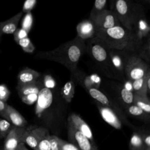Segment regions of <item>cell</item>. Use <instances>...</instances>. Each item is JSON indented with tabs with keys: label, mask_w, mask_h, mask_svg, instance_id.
Wrapping results in <instances>:
<instances>
[{
	"label": "cell",
	"mask_w": 150,
	"mask_h": 150,
	"mask_svg": "<svg viewBox=\"0 0 150 150\" xmlns=\"http://www.w3.org/2000/svg\"><path fill=\"white\" fill-rule=\"evenodd\" d=\"M86 50L85 41L76 36L53 50L39 52L35 58L59 63L74 74L77 71L78 62Z\"/></svg>",
	"instance_id": "6da1fadb"
},
{
	"label": "cell",
	"mask_w": 150,
	"mask_h": 150,
	"mask_svg": "<svg viewBox=\"0 0 150 150\" xmlns=\"http://www.w3.org/2000/svg\"><path fill=\"white\" fill-rule=\"evenodd\" d=\"M95 36L109 49L137 53L141 46V41L138 39L134 30L121 25L107 29H97Z\"/></svg>",
	"instance_id": "7a4b0ae2"
},
{
	"label": "cell",
	"mask_w": 150,
	"mask_h": 150,
	"mask_svg": "<svg viewBox=\"0 0 150 150\" xmlns=\"http://www.w3.org/2000/svg\"><path fill=\"white\" fill-rule=\"evenodd\" d=\"M108 2L110 9L115 13L121 25L129 30L144 15L142 6L131 0H109Z\"/></svg>",
	"instance_id": "3957f363"
},
{
	"label": "cell",
	"mask_w": 150,
	"mask_h": 150,
	"mask_svg": "<svg viewBox=\"0 0 150 150\" xmlns=\"http://www.w3.org/2000/svg\"><path fill=\"white\" fill-rule=\"evenodd\" d=\"M90 56L103 69L110 73L114 72V68L109 56V48L98 38L90 39L86 45Z\"/></svg>",
	"instance_id": "277c9868"
},
{
	"label": "cell",
	"mask_w": 150,
	"mask_h": 150,
	"mask_svg": "<svg viewBox=\"0 0 150 150\" xmlns=\"http://www.w3.org/2000/svg\"><path fill=\"white\" fill-rule=\"evenodd\" d=\"M149 69L148 63L139 57L137 53H127L124 73L129 81L143 77Z\"/></svg>",
	"instance_id": "5b68a950"
},
{
	"label": "cell",
	"mask_w": 150,
	"mask_h": 150,
	"mask_svg": "<svg viewBox=\"0 0 150 150\" xmlns=\"http://www.w3.org/2000/svg\"><path fill=\"white\" fill-rule=\"evenodd\" d=\"M90 96L96 100V101L101 105L108 107L112 110L114 112H115L117 115L120 117L122 123L132 127L133 125L131 124L127 120L125 114L123 112L121 108L118 105L117 103L114 102L108 96H107L104 93L101 91L98 88H90L87 90Z\"/></svg>",
	"instance_id": "8992f818"
},
{
	"label": "cell",
	"mask_w": 150,
	"mask_h": 150,
	"mask_svg": "<svg viewBox=\"0 0 150 150\" xmlns=\"http://www.w3.org/2000/svg\"><path fill=\"white\" fill-rule=\"evenodd\" d=\"M93 22L96 30L107 29L121 25L115 13L108 9H105L89 18Z\"/></svg>",
	"instance_id": "52a82bcc"
},
{
	"label": "cell",
	"mask_w": 150,
	"mask_h": 150,
	"mask_svg": "<svg viewBox=\"0 0 150 150\" xmlns=\"http://www.w3.org/2000/svg\"><path fill=\"white\" fill-rule=\"evenodd\" d=\"M67 137L69 142L79 150H98L95 143L91 142L83 133L67 122Z\"/></svg>",
	"instance_id": "ba28073f"
},
{
	"label": "cell",
	"mask_w": 150,
	"mask_h": 150,
	"mask_svg": "<svg viewBox=\"0 0 150 150\" xmlns=\"http://www.w3.org/2000/svg\"><path fill=\"white\" fill-rule=\"evenodd\" d=\"M48 134H49L48 129L44 127L30 126L26 127L22 137V142L27 144L33 149L36 150L39 141Z\"/></svg>",
	"instance_id": "9c48e42d"
},
{
	"label": "cell",
	"mask_w": 150,
	"mask_h": 150,
	"mask_svg": "<svg viewBox=\"0 0 150 150\" xmlns=\"http://www.w3.org/2000/svg\"><path fill=\"white\" fill-rule=\"evenodd\" d=\"M26 127L13 126L5 138L2 150L14 149L16 148L20 143L22 142V137L25 131Z\"/></svg>",
	"instance_id": "30bf717a"
},
{
	"label": "cell",
	"mask_w": 150,
	"mask_h": 150,
	"mask_svg": "<svg viewBox=\"0 0 150 150\" xmlns=\"http://www.w3.org/2000/svg\"><path fill=\"white\" fill-rule=\"evenodd\" d=\"M67 122L76 129L83 133L91 142L95 143L93 135L90 126L81 117H80V115L75 113L70 114L67 118Z\"/></svg>",
	"instance_id": "8fae6325"
},
{
	"label": "cell",
	"mask_w": 150,
	"mask_h": 150,
	"mask_svg": "<svg viewBox=\"0 0 150 150\" xmlns=\"http://www.w3.org/2000/svg\"><path fill=\"white\" fill-rule=\"evenodd\" d=\"M96 104L100 115L107 123L117 129H120L122 128L123 124L122 121L112 110L103 106L97 102Z\"/></svg>",
	"instance_id": "7c38bea8"
},
{
	"label": "cell",
	"mask_w": 150,
	"mask_h": 150,
	"mask_svg": "<svg viewBox=\"0 0 150 150\" xmlns=\"http://www.w3.org/2000/svg\"><path fill=\"white\" fill-rule=\"evenodd\" d=\"M77 36L85 41L95 36L96 28L91 19H87L79 22L76 27Z\"/></svg>",
	"instance_id": "4fadbf2b"
},
{
	"label": "cell",
	"mask_w": 150,
	"mask_h": 150,
	"mask_svg": "<svg viewBox=\"0 0 150 150\" xmlns=\"http://www.w3.org/2000/svg\"><path fill=\"white\" fill-rule=\"evenodd\" d=\"M4 119L8 121L13 126L18 127H26L28 121L25 117L13 107L8 105Z\"/></svg>",
	"instance_id": "5bb4252c"
},
{
	"label": "cell",
	"mask_w": 150,
	"mask_h": 150,
	"mask_svg": "<svg viewBox=\"0 0 150 150\" xmlns=\"http://www.w3.org/2000/svg\"><path fill=\"white\" fill-rule=\"evenodd\" d=\"M22 15L23 12L21 11L10 19L0 22V37L4 34H13L17 29L18 23Z\"/></svg>",
	"instance_id": "9a60e30c"
},
{
	"label": "cell",
	"mask_w": 150,
	"mask_h": 150,
	"mask_svg": "<svg viewBox=\"0 0 150 150\" xmlns=\"http://www.w3.org/2000/svg\"><path fill=\"white\" fill-rule=\"evenodd\" d=\"M127 52L123 50L109 49L111 62L114 68L121 73H124L125 59Z\"/></svg>",
	"instance_id": "2e32d148"
},
{
	"label": "cell",
	"mask_w": 150,
	"mask_h": 150,
	"mask_svg": "<svg viewBox=\"0 0 150 150\" xmlns=\"http://www.w3.org/2000/svg\"><path fill=\"white\" fill-rule=\"evenodd\" d=\"M40 78L36 81L16 86V90L19 97L26 96L29 94H38L43 87V80Z\"/></svg>",
	"instance_id": "e0dca14e"
},
{
	"label": "cell",
	"mask_w": 150,
	"mask_h": 150,
	"mask_svg": "<svg viewBox=\"0 0 150 150\" xmlns=\"http://www.w3.org/2000/svg\"><path fill=\"white\" fill-rule=\"evenodd\" d=\"M40 77L38 71L30 68H26L19 71L17 76V86L32 83L37 81Z\"/></svg>",
	"instance_id": "ac0fdd59"
},
{
	"label": "cell",
	"mask_w": 150,
	"mask_h": 150,
	"mask_svg": "<svg viewBox=\"0 0 150 150\" xmlns=\"http://www.w3.org/2000/svg\"><path fill=\"white\" fill-rule=\"evenodd\" d=\"M132 30L135 32L138 39L141 41H142L143 38L149 36L150 28L145 15L141 17L137 21L133 27Z\"/></svg>",
	"instance_id": "d6986e66"
},
{
	"label": "cell",
	"mask_w": 150,
	"mask_h": 150,
	"mask_svg": "<svg viewBox=\"0 0 150 150\" xmlns=\"http://www.w3.org/2000/svg\"><path fill=\"white\" fill-rule=\"evenodd\" d=\"M125 114L134 117L144 122L149 123L150 121V114H147L141 108L134 104H131L124 107Z\"/></svg>",
	"instance_id": "ffe728a7"
},
{
	"label": "cell",
	"mask_w": 150,
	"mask_h": 150,
	"mask_svg": "<svg viewBox=\"0 0 150 150\" xmlns=\"http://www.w3.org/2000/svg\"><path fill=\"white\" fill-rule=\"evenodd\" d=\"M75 94V85L73 80L67 81L61 89V96L67 103H70Z\"/></svg>",
	"instance_id": "44dd1931"
},
{
	"label": "cell",
	"mask_w": 150,
	"mask_h": 150,
	"mask_svg": "<svg viewBox=\"0 0 150 150\" xmlns=\"http://www.w3.org/2000/svg\"><path fill=\"white\" fill-rule=\"evenodd\" d=\"M132 104L141 108L147 114H150V101L148 96L134 93Z\"/></svg>",
	"instance_id": "7402d4cb"
},
{
	"label": "cell",
	"mask_w": 150,
	"mask_h": 150,
	"mask_svg": "<svg viewBox=\"0 0 150 150\" xmlns=\"http://www.w3.org/2000/svg\"><path fill=\"white\" fill-rule=\"evenodd\" d=\"M117 91L118 98L124 107L132 104L134 93L132 91L127 89L124 86H122L118 88Z\"/></svg>",
	"instance_id": "603a6c76"
},
{
	"label": "cell",
	"mask_w": 150,
	"mask_h": 150,
	"mask_svg": "<svg viewBox=\"0 0 150 150\" xmlns=\"http://www.w3.org/2000/svg\"><path fill=\"white\" fill-rule=\"evenodd\" d=\"M146 148L138 133L135 131L132 132L129 143V150H145Z\"/></svg>",
	"instance_id": "cb8c5ba5"
},
{
	"label": "cell",
	"mask_w": 150,
	"mask_h": 150,
	"mask_svg": "<svg viewBox=\"0 0 150 150\" xmlns=\"http://www.w3.org/2000/svg\"><path fill=\"white\" fill-rule=\"evenodd\" d=\"M133 131H135L138 133L141 137L143 142L147 148H150V130L148 127L145 126L142 127H135L132 126L131 127Z\"/></svg>",
	"instance_id": "d4e9b609"
},
{
	"label": "cell",
	"mask_w": 150,
	"mask_h": 150,
	"mask_svg": "<svg viewBox=\"0 0 150 150\" xmlns=\"http://www.w3.org/2000/svg\"><path fill=\"white\" fill-rule=\"evenodd\" d=\"M132 83V87L134 91V93L140 94V95H144L147 96L148 91L145 87L144 81V77L131 81Z\"/></svg>",
	"instance_id": "484cf974"
},
{
	"label": "cell",
	"mask_w": 150,
	"mask_h": 150,
	"mask_svg": "<svg viewBox=\"0 0 150 150\" xmlns=\"http://www.w3.org/2000/svg\"><path fill=\"white\" fill-rule=\"evenodd\" d=\"M137 54L142 60L148 63L150 57V43L149 36L147 37V40L143 46H141L139 48L138 52H137Z\"/></svg>",
	"instance_id": "4316f807"
},
{
	"label": "cell",
	"mask_w": 150,
	"mask_h": 150,
	"mask_svg": "<svg viewBox=\"0 0 150 150\" xmlns=\"http://www.w3.org/2000/svg\"><path fill=\"white\" fill-rule=\"evenodd\" d=\"M16 42L22 47V50L26 53H33L35 49V46L28 37L19 39Z\"/></svg>",
	"instance_id": "83f0119b"
},
{
	"label": "cell",
	"mask_w": 150,
	"mask_h": 150,
	"mask_svg": "<svg viewBox=\"0 0 150 150\" xmlns=\"http://www.w3.org/2000/svg\"><path fill=\"white\" fill-rule=\"evenodd\" d=\"M13 126L6 120L0 118V139L6 137Z\"/></svg>",
	"instance_id": "f1b7e54d"
},
{
	"label": "cell",
	"mask_w": 150,
	"mask_h": 150,
	"mask_svg": "<svg viewBox=\"0 0 150 150\" xmlns=\"http://www.w3.org/2000/svg\"><path fill=\"white\" fill-rule=\"evenodd\" d=\"M109 0H94L93 7L91 11L90 17L93 16L101 11L107 9V5Z\"/></svg>",
	"instance_id": "f546056e"
},
{
	"label": "cell",
	"mask_w": 150,
	"mask_h": 150,
	"mask_svg": "<svg viewBox=\"0 0 150 150\" xmlns=\"http://www.w3.org/2000/svg\"><path fill=\"white\" fill-rule=\"evenodd\" d=\"M49 137L50 134H48L39 141L37 146L36 150H52L49 141Z\"/></svg>",
	"instance_id": "4dcf8cb0"
},
{
	"label": "cell",
	"mask_w": 150,
	"mask_h": 150,
	"mask_svg": "<svg viewBox=\"0 0 150 150\" xmlns=\"http://www.w3.org/2000/svg\"><path fill=\"white\" fill-rule=\"evenodd\" d=\"M38 94L37 93H32L29 94L26 96H23L21 97V100L23 103H25L28 105H32L33 104L35 103L38 100Z\"/></svg>",
	"instance_id": "1f68e13d"
},
{
	"label": "cell",
	"mask_w": 150,
	"mask_h": 150,
	"mask_svg": "<svg viewBox=\"0 0 150 150\" xmlns=\"http://www.w3.org/2000/svg\"><path fill=\"white\" fill-rule=\"evenodd\" d=\"M43 86L49 89H52L55 87L56 82L54 79L50 75L46 74L44 76L43 79Z\"/></svg>",
	"instance_id": "d6a6232c"
},
{
	"label": "cell",
	"mask_w": 150,
	"mask_h": 150,
	"mask_svg": "<svg viewBox=\"0 0 150 150\" xmlns=\"http://www.w3.org/2000/svg\"><path fill=\"white\" fill-rule=\"evenodd\" d=\"M49 141L52 150H61L60 138L56 135H51L49 137Z\"/></svg>",
	"instance_id": "836d02e7"
},
{
	"label": "cell",
	"mask_w": 150,
	"mask_h": 150,
	"mask_svg": "<svg viewBox=\"0 0 150 150\" xmlns=\"http://www.w3.org/2000/svg\"><path fill=\"white\" fill-rule=\"evenodd\" d=\"M27 15L25 16L26 17L24 18L23 22V26L22 28L26 30L28 32H29L30 29L31 28L32 24V14L30 12L26 13Z\"/></svg>",
	"instance_id": "e575fe53"
},
{
	"label": "cell",
	"mask_w": 150,
	"mask_h": 150,
	"mask_svg": "<svg viewBox=\"0 0 150 150\" xmlns=\"http://www.w3.org/2000/svg\"><path fill=\"white\" fill-rule=\"evenodd\" d=\"M10 95V91L5 84H0V99L6 101L8 100Z\"/></svg>",
	"instance_id": "d590c367"
},
{
	"label": "cell",
	"mask_w": 150,
	"mask_h": 150,
	"mask_svg": "<svg viewBox=\"0 0 150 150\" xmlns=\"http://www.w3.org/2000/svg\"><path fill=\"white\" fill-rule=\"evenodd\" d=\"M36 1L37 0H26L23 5L22 12L25 13L30 12L35 7Z\"/></svg>",
	"instance_id": "8d00e7d4"
},
{
	"label": "cell",
	"mask_w": 150,
	"mask_h": 150,
	"mask_svg": "<svg viewBox=\"0 0 150 150\" xmlns=\"http://www.w3.org/2000/svg\"><path fill=\"white\" fill-rule=\"evenodd\" d=\"M28 32L24 29H23V28L18 29L17 28V29L13 33L14 39H15V42H16L19 39L28 37Z\"/></svg>",
	"instance_id": "74e56055"
},
{
	"label": "cell",
	"mask_w": 150,
	"mask_h": 150,
	"mask_svg": "<svg viewBox=\"0 0 150 150\" xmlns=\"http://www.w3.org/2000/svg\"><path fill=\"white\" fill-rule=\"evenodd\" d=\"M60 144L61 150H79L77 147H76L74 145L70 143L69 142H67L64 140H63L60 138Z\"/></svg>",
	"instance_id": "f35d334b"
},
{
	"label": "cell",
	"mask_w": 150,
	"mask_h": 150,
	"mask_svg": "<svg viewBox=\"0 0 150 150\" xmlns=\"http://www.w3.org/2000/svg\"><path fill=\"white\" fill-rule=\"evenodd\" d=\"M8 105V104L6 101H4L0 99V116L2 117L3 118H4Z\"/></svg>",
	"instance_id": "ab89813d"
},
{
	"label": "cell",
	"mask_w": 150,
	"mask_h": 150,
	"mask_svg": "<svg viewBox=\"0 0 150 150\" xmlns=\"http://www.w3.org/2000/svg\"><path fill=\"white\" fill-rule=\"evenodd\" d=\"M21 150H28V149L25 146V144L23 142L21 143Z\"/></svg>",
	"instance_id": "60d3db41"
},
{
	"label": "cell",
	"mask_w": 150,
	"mask_h": 150,
	"mask_svg": "<svg viewBox=\"0 0 150 150\" xmlns=\"http://www.w3.org/2000/svg\"><path fill=\"white\" fill-rule=\"evenodd\" d=\"M22 143V142H21ZM21 143H20L19 145H18V146L16 147V148H14V149H8V150H21Z\"/></svg>",
	"instance_id": "b9f144b4"
},
{
	"label": "cell",
	"mask_w": 150,
	"mask_h": 150,
	"mask_svg": "<svg viewBox=\"0 0 150 150\" xmlns=\"http://www.w3.org/2000/svg\"><path fill=\"white\" fill-rule=\"evenodd\" d=\"M144 1L147 2H148V3H149V2H150V0H144Z\"/></svg>",
	"instance_id": "7bdbcfd3"
},
{
	"label": "cell",
	"mask_w": 150,
	"mask_h": 150,
	"mask_svg": "<svg viewBox=\"0 0 150 150\" xmlns=\"http://www.w3.org/2000/svg\"><path fill=\"white\" fill-rule=\"evenodd\" d=\"M145 150H150V148H146Z\"/></svg>",
	"instance_id": "ee69618b"
},
{
	"label": "cell",
	"mask_w": 150,
	"mask_h": 150,
	"mask_svg": "<svg viewBox=\"0 0 150 150\" xmlns=\"http://www.w3.org/2000/svg\"><path fill=\"white\" fill-rule=\"evenodd\" d=\"M1 37H0V40H1Z\"/></svg>",
	"instance_id": "f6af8a7d"
},
{
	"label": "cell",
	"mask_w": 150,
	"mask_h": 150,
	"mask_svg": "<svg viewBox=\"0 0 150 150\" xmlns=\"http://www.w3.org/2000/svg\"><path fill=\"white\" fill-rule=\"evenodd\" d=\"M0 140H1V139H0Z\"/></svg>",
	"instance_id": "bcb514c9"
}]
</instances>
